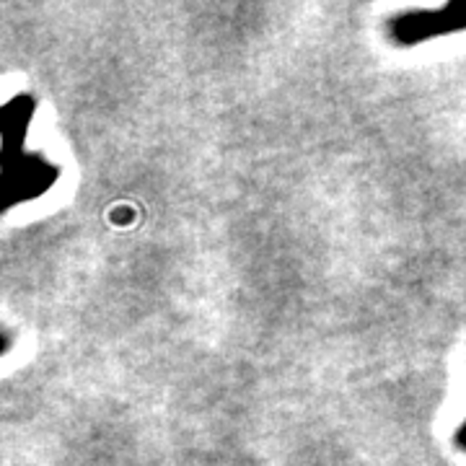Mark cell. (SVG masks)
<instances>
[{
    "label": "cell",
    "mask_w": 466,
    "mask_h": 466,
    "mask_svg": "<svg viewBox=\"0 0 466 466\" xmlns=\"http://www.w3.org/2000/svg\"><path fill=\"white\" fill-rule=\"evenodd\" d=\"M453 29H466V3L446 5L443 11H431V14H410L397 18V24H391V34L401 45H415L420 39L453 32Z\"/></svg>",
    "instance_id": "obj_1"
},
{
    "label": "cell",
    "mask_w": 466,
    "mask_h": 466,
    "mask_svg": "<svg viewBox=\"0 0 466 466\" xmlns=\"http://www.w3.org/2000/svg\"><path fill=\"white\" fill-rule=\"evenodd\" d=\"M456 441H459V446H461V449H466V422H464V428L459 431V435H456Z\"/></svg>",
    "instance_id": "obj_2"
}]
</instances>
